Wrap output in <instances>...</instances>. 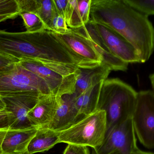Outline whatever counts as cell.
I'll return each mask as SVG.
<instances>
[{"mask_svg": "<svg viewBox=\"0 0 154 154\" xmlns=\"http://www.w3.org/2000/svg\"><path fill=\"white\" fill-rule=\"evenodd\" d=\"M91 0H68L65 19L68 27L78 29L90 20Z\"/></svg>", "mask_w": 154, "mask_h": 154, "instance_id": "2e32d148", "label": "cell"}, {"mask_svg": "<svg viewBox=\"0 0 154 154\" xmlns=\"http://www.w3.org/2000/svg\"><path fill=\"white\" fill-rule=\"evenodd\" d=\"M19 64L43 79L49 87L53 95L62 96L75 93L77 78L79 74L72 77H63L48 68L37 60H22Z\"/></svg>", "mask_w": 154, "mask_h": 154, "instance_id": "9c48e42d", "label": "cell"}, {"mask_svg": "<svg viewBox=\"0 0 154 154\" xmlns=\"http://www.w3.org/2000/svg\"><path fill=\"white\" fill-rule=\"evenodd\" d=\"M91 22L100 37L114 56L128 64L142 63L134 47L121 34L108 26Z\"/></svg>", "mask_w": 154, "mask_h": 154, "instance_id": "30bf717a", "label": "cell"}, {"mask_svg": "<svg viewBox=\"0 0 154 154\" xmlns=\"http://www.w3.org/2000/svg\"><path fill=\"white\" fill-rule=\"evenodd\" d=\"M53 2L57 12L65 18L66 10L68 3V0H53Z\"/></svg>", "mask_w": 154, "mask_h": 154, "instance_id": "83f0119b", "label": "cell"}, {"mask_svg": "<svg viewBox=\"0 0 154 154\" xmlns=\"http://www.w3.org/2000/svg\"><path fill=\"white\" fill-rule=\"evenodd\" d=\"M35 127L23 129H10L2 146L3 154H22L28 152V147L38 131Z\"/></svg>", "mask_w": 154, "mask_h": 154, "instance_id": "5bb4252c", "label": "cell"}, {"mask_svg": "<svg viewBox=\"0 0 154 154\" xmlns=\"http://www.w3.org/2000/svg\"><path fill=\"white\" fill-rule=\"evenodd\" d=\"M103 82L91 87L78 96H75L74 94V105L80 115H88L97 110Z\"/></svg>", "mask_w": 154, "mask_h": 154, "instance_id": "e0dca14e", "label": "cell"}, {"mask_svg": "<svg viewBox=\"0 0 154 154\" xmlns=\"http://www.w3.org/2000/svg\"><path fill=\"white\" fill-rule=\"evenodd\" d=\"M20 61L18 59L0 52V72L7 70L12 65Z\"/></svg>", "mask_w": 154, "mask_h": 154, "instance_id": "484cf974", "label": "cell"}, {"mask_svg": "<svg viewBox=\"0 0 154 154\" xmlns=\"http://www.w3.org/2000/svg\"><path fill=\"white\" fill-rule=\"evenodd\" d=\"M76 29L86 37L93 45L98 53L102 57V63L114 71H126L128 69V63L114 56L107 48L100 37L91 21Z\"/></svg>", "mask_w": 154, "mask_h": 154, "instance_id": "8fae6325", "label": "cell"}, {"mask_svg": "<svg viewBox=\"0 0 154 154\" xmlns=\"http://www.w3.org/2000/svg\"><path fill=\"white\" fill-rule=\"evenodd\" d=\"M29 154V153L28 152H26L24 153H22V154Z\"/></svg>", "mask_w": 154, "mask_h": 154, "instance_id": "e575fe53", "label": "cell"}, {"mask_svg": "<svg viewBox=\"0 0 154 154\" xmlns=\"http://www.w3.org/2000/svg\"><path fill=\"white\" fill-rule=\"evenodd\" d=\"M11 114L0 116V154H3L2 146L7 132L10 128L9 118Z\"/></svg>", "mask_w": 154, "mask_h": 154, "instance_id": "cb8c5ba5", "label": "cell"}, {"mask_svg": "<svg viewBox=\"0 0 154 154\" xmlns=\"http://www.w3.org/2000/svg\"><path fill=\"white\" fill-rule=\"evenodd\" d=\"M125 2L131 7L147 16L154 15V0H125Z\"/></svg>", "mask_w": 154, "mask_h": 154, "instance_id": "44dd1931", "label": "cell"}, {"mask_svg": "<svg viewBox=\"0 0 154 154\" xmlns=\"http://www.w3.org/2000/svg\"><path fill=\"white\" fill-rule=\"evenodd\" d=\"M69 30V28L67 25L65 17L58 13L55 8L51 23V31L56 33L64 34L67 33Z\"/></svg>", "mask_w": 154, "mask_h": 154, "instance_id": "603a6c76", "label": "cell"}, {"mask_svg": "<svg viewBox=\"0 0 154 154\" xmlns=\"http://www.w3.org/2000/svg\"><path fill=\"white\" fill-rule=\"evenodd\" d=\"M53 95H42L28 113V117L33 126L48 128L53 120L59 105V97Z\"/></svg>", "mask_w": 154, "mask_h": 154, "instance_id": "7c38bea8", "label": "cell"}, {"mask_svg": "<svg viewBox=\"0 0 154 154\" xmlns=\"http://www.w3.org/2000/svg\"><path fill=\"white\" fill-rule=\"evenodd\" d=\"M19 15L22 18L26 31L35 33L46 30L44 24L36 14L31 12H21Z\"/></svg>", "mask_w": 154, "mask_h": 154, "instance_id": "ffe728a7", "label": "cell"}, {"mask_svg": "<svg viewBox=\"0 0 154 154\" xmlns=\"http://www.w3.org/2000/svg\"><path fill=\"white\" fill-rule=\"evenodd\" d=\"M79 73L77 78L74 95L77 97L90 88L107 79L111 70L108 66L102 63L92 68H79Z\"/></svg>", "mask_w": 154, "mask_h": 154, "instance_id": "9a60e30c", "label": "cell"}, {"mask_svg": "<svg viewBox=\"0 0 154 154\" xmlns=\"http://www.w3.org/2000/svg\"><path fill=\"white\" fill-rule=\"evenodd\" d=\"M20 14V9L16 0H0V16L17 17Z\"/></svg>", "mask_w": 154, "mask_h": 154, "instance_id": "7402d4cb", "label": "cell"}, {"mask_svg": "<svg viewBox=\"0 0 154 154\" xmlns=\"http://www.w3.org/2000/svg\"><path fill=\"white\" fill-rule=\"evenodd\" d=\"M88 147L74 144H68L63 154H89Z\"/></svg>", "mask_w": 154, "mask_h": 154, "instance_id": "4316f807", "label": "cell"}, {"mask_svg": "<svg viewBox=\"0 0 154 154\" xmlns=\"http://www.w3.org/2000/svg\"><path fill=\"white\" fill-rule=\"evenodd\" d=\"M110 154H121L119 152H114Z\"/></svg>", "mask_w": 154, "mask_h": 154, "instance_id": "836d02e7", "label": "cell"}, {"mask_svg": "<svg viewBox=\"0 0 154 154\" xmlns=\"http://www.w3.org/2000/svg\"><path fill=\"white\" fill-rule=\"evenodd\" d=\"M137 92L118 78L104 81L97 110L106 113L107 131L118 124L132 118L137 101Z\"/></svg>", "mask_w": 154, "mask_h": 154, "instance_id": "7a4b0ae2", "label": "cell"}, {"mask_svg": "<svg viewBox=\"0 0 154 154\" xmlns=\"http://www.w3.org/2000/svg\"><path fill=\"white\" fill-rule=\"evenodd\" d=\"M59 132L47 128H38L28 147V152L33 154L48 151L59 143Z\"/></svg>", "mask_w": 154, "mask_h": 154, "instance_id": "ac0fdd59", "label": "cell"}, {"mask_svg": "<svg viewBox=\"0 0 154 154\" xmlns=\"http://www.w3.org/2000/svg\"><path fill=\"white\" fill-rule=\"evenodd\" d=\"M28 92L42 95H53L43 79L24 68L19 62L12 65L7 70L0 72L2 97Z\"/></svg>", "mask_w": 154, "mask_h": 154, "instance_id": "277c9868", "label": "cell"}, {"mask_svg": "<svg viewBox=\"0 0 154 154\" xmlns=\"http://www.w3.org/2000/svg\"><path fill=\"white\" fill-rule=\"evenodd\" d=\"M37 10L35 14L38 16L46 30L51 31V23L55 7L53 0H37Z\"/></svg>", "mask_w": 154, "mask_h": 154, "instance_id": "d6986e66", "label": "cell"}, {"mask_svg": "<svg viewBox=\"0 0 154 154\" xmlns=\"http://www.w3.org/2000/svg\"><path fill=\"white\" fill-rule=\"evenodd\" d=\"M131 154H154L153 153L150 152H143L141 151L139 149H137L135 151H134Z\"/></svg>", "mask_w": 154, "mask_h": 154, "instance_id": "f1b7e54d", "label": "cell"}, {"mask_svg": "<svg viewBox=\"0 0 154 154\" xmlns=\"http://www.w3.org/2000/svg\"><path fill=\"white\" fill-rule=\"evenodd\" d=\"M149 80H150L151 85L152 86V91L154 93V73L151 74L149 76Z\"/></svg>", "mask_w": 154, "mask_h": 154, "instance_id": "f546056e", "label": "cell"}, {"mask_svg": "<svg viewBox=\"0 0 154 154\" xmlns=\"http://www.w3.org/2000/svg\"><path fill=\"white\" fill-rule=\"evenodd\" d=\"M54 33L69 50L79 68H92L102 63V57L90 41L76 29L69 28L64 34Z\"/></svg>", "mask_w": 154, "mask_h": 154, "instance_id": "52a82bcc", "label": "cell"}, {"mask_svg": "<svg viewBox=\"0 0 154 154\" xmlns=\"http://www.w3.org/2000/svg\"><path fill=\"white\" fill-rule=\"evenodd\" d=\"M21 12H31L35 13L37 10V0H16Z\"/></svg>", "mask_w": 154, "mask_h": 154, "instance_id": "d4e9b609", "label": "cell"}, {"mask_svg": "<svg viewBox=\"0 0 154 154\" xmlns=\"http://www.w3.org/2000/svg\"><path fill=\"white\" fill-rule=\"evenodd\" d=\"M10 112L6 111L5 109H3V110H0V116L4 115H7V114H10Z\"/></svg>", "mask_w": 154, "mask_h": 154, "instance_id": "d6a6232c", "label": "cell"}, {"mask_svg": "<svg viewBox=\"0 0 154 154\" xmlns=\"http://www.w3.org/2000/svg\"><path fill=\"white\" fill-rule=\"evenodd\" d=\"M14 18L12 16H9V15H5V16H0V23L8 19H12V18Z\"/></svg>", "mask_w": 154, "mask_h": 154, "instance_id": "4dcf8cb0", "label": "cell"}, {"mask_svg": "<svg viewBox=\"0 0 154 154\" xmlns=\"http://www.w3.org/2000/svg\"><path fill=\"white\" fill-rule=\"evenodd\" d=\"M135 134L146 148H154V93L152 90L137 92V101L132 118Z\"/></svg>", "mask_w": 154, "mask_h": 154, "instance_id": "5b68a950", "label": "cell"}, {"mask_svg": "<svg viewBox=\"0 0 154 154\" xmlns=\"http://www.w3.org/2000/svg\"><path fill=\"white\" fill-rule=\"evenodd\" d=\"M137 149L135 133L130 118L108 130L102 144L93 149L92 154H110L116 152L131 154Z\"/></svg>", "mask_w": 154, "mask_h": 154, "instance_id": "8992f818", "label": "cell"}, {"mask_svg": "<svg viewBox=\"0 0 154 154\" xmlns=\"http://www.w3.org/2000/svg\"><path fill=\"white\" fill-rule=\"evenodd\" d=\"M90 20L108 26L121 34L145 63L154 52V27L148 16L125 0H91Z\"/></svg>", "mask_w": 154, "mask_h": 154, "instance_id": "6da1fadb", "label": "cell"}, {"mask_svg": "<svg viewBox=\"0 0 154 154\" xmlns=\"http://www.w3.org/2000/svg\"><path fill=\"white\" fill-rule=\"evenodd\" d=\"M5 109V105L3 101L2 97L0 96V110Z\"/></svg>", "mask_w": 154, "mask_h": 154, "instance_id": "1f68e13d", "label": "cell"}, {"mask_svg": "<svg viewBox=\"0 0 154 154\" xmlns=\"http://www.w3.org/2000/svg\"><path fill=\"white\" fill-rule=\"evenodd\" d=\"M42 95L36 92H24L2 97L5 109L11 114L9 118L11 129L32 127L28 115Z\"/></svg>", "mask_w": 154, "mask_h": 154, "instance_id": "ba28073f", "label": "cell"}, {"mask_svg": "<svg viewBox=\"0 0 154 154\" xmlns=\"http://www.w3.org/2000/svg\"><path fill=\"white\" fill-rule=\"evenodd\" d=\"M106 132V113L97 110L59 132V143L82 146L95 149L102 144Z\"/></svg>", "mask_w": 154, "mask_h": 154, "instance_id": "3957f363", "label": "cell"}, {"mask_svg": "<svg viewBox=\"0 0 154 154\" xmlns=\"http://www.w3.org/2000/svg\"><path fill=\"white\" fill-rule=\"evenodd\" d=\"M74 94L59 97V105L53 120L47 128L60 132L70 127L83 116L79 114L74 103Z\"/></svg>", "mask_w": 154, "mask_h": 154, "instance_id": "4fadbf2b", "label": "cell"}]
</instances>
